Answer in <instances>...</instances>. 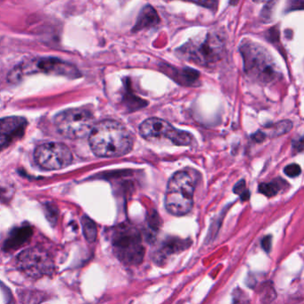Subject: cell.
Instances as JSON below:
<instances>
[{
    "mask_svg": "<svg viewBox=\"0 0 304 304\" xmlns=\"http://www.w3.org/2000/svg\"><path fill=\"white\" fill-rule=\"evenodd\" d=\"M88 136L89 146L96 156L121 157L131 152L133 148L130 131L122 123L113 120L94 124Z\"/></svg>",
    "mask_w": 304,
    "mask_h": 304,
    "instance_id": "cell-1",
    "label": "cell"
},
{
    "mask_svg": "<svg viewBox=\"0 0 304 304\" xmlns=\"http://www.w3.org/2000/svg\"><path fill=\"white\" fill-rule=\"evenodd\" d=\"M225 37L217 31H210L189 40L178 49L180 57L201 66H211L222 60L225 54Z\"/></svg>",
    "mask_w": 304,
    "mask_h": 304,
    "instance_id": "cell-2",
    "label": "cell"
},
{
    "mask_svg": "<svg viewBox=\"0 0 304 304\" xmlns=\"http://www.w3.org/2000/svg\"><path fill=\"white\" fill-rule=\"evenodd\" d=\"M240 52L244 71L250 78L262 84H270L280 77L276 62L262 46L247 39L241 44Z\"/></svg>",
    "mask_w": 304,
    "mask_h": 304,
    "instance_id": "cell-3",
    "label": "cell"
},
{
    "mask_svg": "<svg viewBox=\"0 0 304 304\" xmlns=\"http://www.w3.org/2000/svg\"><path fill=\"white\" fill-rule=\"evenodd\" d=\"M195 181L187 171H178L170 178L167 186L165 207L170 214L183 216L189 213L194 203Z\"/></svg>",
    "mask_w": 304,
    "mask_h": 304,
    "instance_id": "cell-4",
    "label": "cell"
},
{
    "mask_svg": "<svg viewBox=\"0 0 304 304\" xmlns=\"http://www.w3.org/2000/svg\"><path fill=\"white\" fill-rule=\"evenodd\" d=\"M144 139L152 143H170L187 147L193 143V136L187 131H179L169 122L159 118H149L139 126Z\"/></svg>",
    "mask_w": 304,
    "mask_h": 304,
    "instance_id": "cell-5",
    "label": "cell"
},
{
    "mask_svg": "<svg viewBox=\"0 0 304 304\" xmlns=\"http://www.w3.org/2000/svg\"><path fill=\"white\" fill-rule=\"evenodd\" d=\"M112 243L115 254L124 263L136 265L143 260L145 249L135 228L125 225L117 227L112 235Z\"/></svg>",
    "mask_w": 304,
    "mask_h": 304,
    "instance_id": "cell-6",
    "label": "cell"
},
{
    "mask_svg": "<svg viewBox=\"0 0 304 304\" xmlns=\"http://www.w3.org/2000/svg\"><path fill=\"white\" fill-rule=\"evenodd\" d=\"M55 125L58 132L67 139H82L89 135L94 126V118L86 109H68L57 114Z\"/></svg>",
    "mask_w": 304,
    "mask_h": 304,
    "instance_id": "cell-7",
    "label": "cell"
},
{
    "mask_svg": "<svg viewBox=\"0 0 304 304\" xmlns=\"http://www.w3.org/2000/svg\"><path fill=\"white\" fill-rule=\"evenodd\" d=\"M18 268L27 277L39 279L51 276L55 264L50 254L40 247L28 248L18 256Z\"/></svg>",
    "mask_w": 304,
    "mask_h": 304,
    "instance_id": "cell-8",
    "label": "cell"
},
{
    "mask_svg": "<svg viewBox=\"0 0 304 304\" xmlns=\"http://www.w3.org/2000/svg\"><path fill=\"white\" fill-rule=\"evenodd\" d=\"M34 158L40 168L48 170L64 169L74 160L69 148L56 142L39 145L35 150Z\"/></svg>",
    "mask_w": 304,
    "mask_h": 304,
    "instance_id": "cell-9",
    "label": "cell"
},
{
    "mask_svg": "<svg viewBox=\"0 0 304 304\" xmlns=\"http://www.w3.org/2000/svg\"><path fill=\"white\" fill-rule=\"evenodd\" d=\"M27 121L22 117L0 119V150L21 139L26 130Z\"/></svg>",
    "mask_w": 304,
    "mask_h": 304,
    "instance_id": "cell-10",
    "label": "cell"
},
{
    "mask_svg": "<svg viewBox=\"0 0 304 304\" xmlns=\"http://www.w3.org/2000/svg\"><path fill=\"white\" fill-rule=\"evenodd\" d=\"M31 71L39 70L46 74L63 75L69 78L78 77V71L74 66L56 58L41 59L35 65H31Z\"/></svg>",
    "mask_w": 304,
    "mask_h": 304,
    "instance_id": "cell-11",
    "label": "cell"
},
{
    "mask_svg": "<svg viewBox=\"0 0 304 304\" xmlns=\"http://www.w3.org/2000/svg\"><path fill=\"white\" fill-rule=\"evenodd\" d=\"M32 234L33 230L29 225H23L13 228L4 241V251L13 252L25 245L31 240Z\"/></svg>",
    "mask_w": 304,
    "mask_h": 304,
    "instance_id": "cell-12",
    "label": "cell"
},
{
    "mask_svg": "<svg viewBox=\"0 0 304 304\" xmlns=\"http://www.w3.org/2000/svg\"><path fill=\"white\" fill-rule=\"evenodd\" d=\"M159 21L160 19L156 11L151 5H146L139 13L134 31H141L146 28L155 26Z\"/></svg>",
    "mask_w": 304,
    "mask_h": 304,
    "instance_id": "cell-13",
    "label": "cell"
},
{
    "mask_svg": "<svg viewBox=\"0 0 304 304\" xmlns=\"http://www.w3.org/2000/svg\"><path fill=\"white\" fill-rule=\"evenodd\" d=\"M189 245H190L189 240H181L179 238L168 239L162 244L161 251L159 252V253H157V255L159 256L158 259L161 260L162 258H164L167 255L184 251L187 248L189 247Z\"/></svg>",
    "mask_w": 304,
    "mask_h": 304,
    "instance_id": "cell-14",
    "label": "cell"
},
{
    "mask_svg": "<svg viewBox=\"0 0 304 304\" xmlns=\"http://www.w3.org/2000/svg\"><path fill=\"white\" fill-rule=\"evenodd\" d=\"M81 225H82L83 235L86 240L89 243H94L97 236V228L96 223L87 216H84L81 219Z\"/></svg>",
    "mask_w": 304,
    "mask_h": 304,
    "instance_id": "cell-15",
    "label": "cell"
},
{
    "mask_svg": "<svg viewBox=\"0 0 304 304\" xmlns=\"http://www.w3.org/2000/svg\"><path fill=\"white\" fill-rule=\"evenodd\" d=\"M282 182L283 181L278 182V180H274L270 183H262L259 187V192L268 197H272L280 191V189L282 188Z\"/></svg>",
    "mask_w": 304,
    "mask_h": 304,
    "instance_id": "cell-16",
    "label": "cell"
},
{
    "mask_svg": "<svg viewBox=\"0 0 304 304\" xmlns=\"http://www.w3.org/2000/svg\"><path fill=\"white\" fill-rule=\"evenodd\" d=\"M250 304V299L249 296L245 292L236 288L235 291L232 294V303L231 304Z\"/></svg>",
    "mask_w": 304,
    "mask_h": 304,
    "instance_id": "cell-17",
    "label": "cell"
},
{
    "mask_svg": "<svg viewBox=\"0 0 304 304\" xmlns=\"http://www.w3.org/2000/svg\"><path fill=\"white\" fill-rule=\"evenodd\" d=\"M46 217L48 220L49 223L53 227L57 224V218H58V212L57 209L55 208L53 205H48L46 206Z\"/></svg>",
    "mask_w": 304,
    "mask_h": 304,
    "instance_id": "cell-18",
    "label": "cell"
},
{
    "mask_svg": "<svg viewBox=\"0 0 304 304\" xmlns=\"http://www.w3.org/2000/svg\"><path fill=\"white\" fill-rule=\"evenodd\" d=\"M301 171H302V169H301L300 166L298 165V164H296V163L287 165L285 168V173L288 177H290V178H296L297 176H299L301 174Z\"/></svg>",
    "mask_w": 304,
    "mask_h": 304,
    "instance_id": "cell-19",
    "label": "cell"
},
{
    "mask_svg": "<svg viewBox=\"0 0 304 304\" xmlns=\"http://www.w3.org/2000/svg\"><path fill=\"white\" fill-rule=\"evenodd\" d=\"M148 224H149L150 228H152V229H153V230H157L160 228V226H161L160 218H159L158 214L155 212H153L152 213V215L148 218Z\"/></svg>",
    "mask_w": 304,
    "mask_h": 304,
    "instance_id": "cell-20",
    "label": "cell"
},
{
    "mask_svg": "<svg viewBox=\"0 0 304 304\" xmlns=\"http://www.w3.org/2000/svg\"><path fill=\"white\" fill-rule=\"evenodd\" d=\"M261 246L264 249L265 252H270L271 246H272V236L267 235L264 238L262 239Z\"/></svg>",
    "mask_w": 304,
    "mask_h": 304,
    "instance_id": "cell-21",
    "label": "cell"
},
{
    "mask_svg": "<svg viewBox=\"0 0 304 304\" xmlns=\"http://www.w3.org/2000/svg\"><path fill=\"white\" fill-rule=\"evenodd\" d=\"M246 191H247V190H246V187H245V182H244V180L239 181V182L235 185V187H234V192H235V194H236V195H240V196L243 195Z\"/></svg>",
    "mask_w": 304,
    "mask_h": 304,
    "instance_id": "cell-22",
    "label": "cell"
}]
</instances>
